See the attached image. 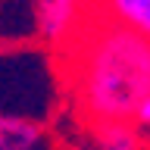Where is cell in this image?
I'll use <instances>...</instances> for the list:
<instances>
[{"label": "cell", "mask_w": 150, "mask_h": 150, "mask_svg": "<svg viewBox=\"0 0 150 150\" xmlns=\"http://www.w3.org/2000/svg\"><path fill=\"white\" fill-rule=\"evenodd\" d=\"M66 84L84 119L97 125L134 122L150 100V44L91 6L88 22L63 50Z\"/></svg>", "instance_id": "cell-1"}, {"label": "cell", "mask_w": 150, "mask_h": 150, "mask_svg": "<svg viewBox=\"0 0 150 150\" xmlns=\"http://www.w3.org/2000/svg\"><path fill=\"white\" fill-rule=\"evenodd\" d=\"M63 72L41 44L0 47V116L44 125L56 112Z\"/></svg>", "instance_id": "cell-2"}, {"label": "cell", "mask_w": 150, "mask_h": 150, "mask_svg": "<svg viewBox=\"0 0 150 150\" xmlns=\"http://www.w3.org/2000/svg\"><path fill=\"white\" fill-rule=\"evenodd\" d=\"M91 6L72 3V0H41L35 3V22H38V41L50 50H66L72 44L78 31L88 22Z\"/></svg>", "instance_id": "cell-3"}, {"label": "cell", "mask_w": 150, "mask_h": 150, "mask_svg": "<svg viewBox=\"0 0 150 150\" xmlns=\"http://www.w3.org/2000/svg\"><path fill=\"white\" fill-rule=\"evenodd\" d=\"M0 150H53V138L44 125L0 116Z\"/></svg>", "instance_id": "cell-4"}, {"label": "cell", "mask_w": 150, "mask_h": 150, "mask_svg": "<svg viewBox=\"0 0 150 150\" xmlns=\"http://www.w3.org/2000/svg\"><path fill=\"white\" fill-rule=\"evenodd\" d=\"M100 9L112 22H119L122 28L134 31L150 44V0H112V3H103Z\"/></svg>", "instance_id": "cell-5"}, {"label": "cell", "mask_w": 150, "mask_h": 150, "mask_svg": "<svg viewBox=\"0 0 150 150\" xmlns=\"http://www.w3.org/2000/svg\"><path fill=\"white\" fill-rule=\"evenodd\" d=\"M94 150H144V134L134 122L97 125L94 128Z\"/></svg>", "instance_id": "cell-6"}, {"label": "cell", "mask_w": 150, "mask_h": 150, "mask_svg": "<svg viewBox=\"0 0 150 150\" xmlns=\"http://www.w3.org/2000/svg\"><path fill=\"white\" fill-rule=\"evenodd\" d=\"M134 125H138L141 131H150V100L141 106V112L134 116Z\"/></svg>", "instance_id": "cell-7"}]
</instances>
